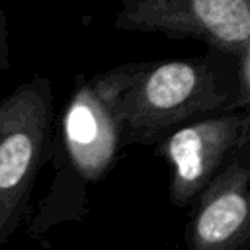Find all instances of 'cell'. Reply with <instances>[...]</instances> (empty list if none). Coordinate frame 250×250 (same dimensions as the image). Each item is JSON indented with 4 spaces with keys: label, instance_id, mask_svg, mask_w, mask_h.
<instances>
[{
    "label": "cell",
    "instance_id": "1",
    "mask_svg": "<svg viewBox=\"0 0 250 250\" xmlns=\"http://www.w3.org/2000/svg\"><path fill=\"white\" fill-rule=\"evenodd\" d=\"M211 53L191 59L121 62L92 76L113 109L123 146L156 145L186 123L217 111H236L234 94Z\"/></svg>",
    "mask_w": 250,
    "mask_h": 250
},
{
    "label": "cell",
    "instance_id": "2",
    "mask_svg": "<svg viewBox=\"0 0 250 250\" xmlns=\"http://www.w3.org/2000/svg\"><path fill=\"white\" fill-rule=\"evenodd\" d=\"M123 146L113 109L94 78L76 74L72 94L53 123L49 160L53 180L29 217L27 234L41 246L49 232L88 213V191L113 168Z\"/></svg>",
    "mask_w": 250,
    "mask_h": 250
},
{
    "label": "cell",
    "instance_id": "3",
    "mask_svg": "<svg viewBox=\"0 0 250 250\" xmlns=\"http://www.w3.org/2000/svg\"><path fill=\"white\" fill-rule=\"evenodd\" d=\"M55 123L51 78L35 74L0 100V248L23 225Z\"/></svg>",
    "mask_w": 250,
    "mask_h": 250
},
{
    "label": "cell",
    "instance_id": "4",
    "mask_svg": "<svg viewBox=\"0 0 250 250\" xmlns=\"http://www.w3.org/2000/svg\"><path fill=\"white\" fill-rule=\"evenodd\" d=\"M113 27L197 39L209 51L236 57L250 47V0H123Z\"/></svg>",
    "mask_w": 250,
    "mask_h": 250
},
{
    "label": "cell",
    "instance_id": "5",
    "mask_svg": "<svg viewBox=\"0 0 250 250\" xmlns=\"http://www.w3.org/2000/svg\"><path fill=\"white\" fill-rule=\"evenodd\" d=\"M248 143V109L203 117L174 129L154 148L170 170V201L176 207L191 205L199 191Z\"/></svg>",
    "mask_w": 250,
    "mask_h": 250
},
{
    "label": "cell",
    "instance_id": "6",
    "mask_svg": "<svg viewBox=\"0 0 250 250\" xmlns=\"http://www.w3.org/2000/svg\"><path fill=\"white\" fill-rule=\"evenodd\" d=\"M184 238L188 250H248L250 143L193 199Z\"/></svg>",
    "mask_w": 250,
    "mask_h": 250
},
{
    "label": "cell",
    "instance_id": "7",
    "mask_svg": "<svg viewBox=\"0 0 250 250\" xmlns=\"http://www.w3.org/2000/svg\"><path fill=\"white\" fill-rule=\"evenodd\" d=\"M234 82H236V109L250 107V47L234 57Z\"/></svg>",
    "mask_w": 250,
    "mask_h": 250
},
{
    "label": "cell",
    "instance_id": "8",
    "mask_svg": "<svg viewBox=\"0 0 250 250\" xmlns=\"http://www.w3.org/2000/svg\"><path fill=\"white\" fill-rule=\"evenodd\" d=\"M10 66V49H8V20L0 0V72Z\"/></svg>",
    "mask_w": 250,
    "mask_h": 250
}]
</instances>
